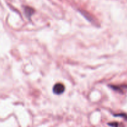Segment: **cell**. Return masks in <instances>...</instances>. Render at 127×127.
<instances>
[{
    "instance_id": "6da1fadb",
    "label": "cell",
    "mask_w": 127,
    "mask_h": 127,
    "mask_svg": "<svg viewBox=\"0 0 127 127\" xmlns=\"http://www.w3.org/2000/svg\"><path fill=\"white\" fill-rule=\"evenodd\" d=\"M64 90H65V87H64V84H63L62 83H57L55 84L53 88V93L57 95L63 94L64 92Z\"/></svg>"
},
{
    "instance_id": "7a4b0ae2",
    "label": "cell",
    "mask_w": 127,
    "mask_h": 127,
    "mask_svg": "<svg viewBox=\"0 0 127 127\" xmlns=\"http://www.w3.org/2000/svg\"><path fill=\"white\" fill-rule=\"evenodd\" d=\"M24 11L25 14H26V17L28 19L31 18V16H32V15H33V14L34 13V10H33V9L30 7H25Z\"/></svg>"
},
{
    "instance_id": "3957f363",
    "label": "cell",
    "mask_w": 127,
    "mask_h": 127,
    "mask_svg": "<svg viewBox=\"0 0 127 127\" xmlns=\"http://www.w3.org/2000/svg\"><path fill=\"white\" fill-rule=\"evenodd\" d=\"M109 124L110 126L112 127H118V125H119V124H118V123H116V122H114V123H109Z\"/></svg>"
}]
</instances>
